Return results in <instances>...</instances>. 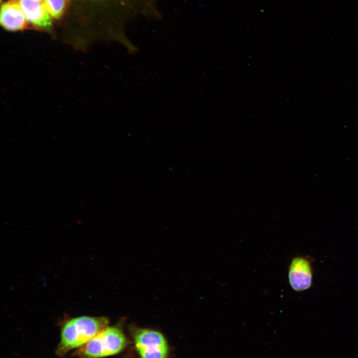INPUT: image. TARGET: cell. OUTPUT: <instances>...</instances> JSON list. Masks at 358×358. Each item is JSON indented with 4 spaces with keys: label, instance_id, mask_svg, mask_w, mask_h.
Wrapping results in <instances>:
<instances>
[{
    "label": "cell",
    "instance_id": "7",
    "mask_svg": "<svg viewBox=\"0 0 358 358\" xmlns=\"http://www.w3.org/2000/svg\"><path fill=\"white\" fill-rule=\"evenodd\" d=\"M66 3V0H44L43 4L50 16L58 18L64 11Z\"/></svg>",
    "mask_w": 358,
    "mask_h": 358
},
{
    "label": "cell",
    "instance_id": "2",
    "mask_svg": "<svg viewBox=\"0 0 358 358\" xmlns=\"http://www.w3.org/2000/svg\"><path fill=\"white\" fill-rule=\"evenodd\" d=\"M126 338L119 328L107 327L82 347L75 355L82 358H102L116 355L126 347Z\"/></svg>",
    "mask_w": 358,
    "mask_h": 358
},
{
    "label": "cell",
    "instance_id": "5",
    "mask_svg": "<svg viewBox=\"0 0 358 358\" xmlns=\"http://www.w3.org/2000/svg\"><path fill=\"white\" fill-rule=\"evenodd\" d=\"M26 17L19 3L9 1L1 7L0 22L5 29L17 31L23 29L26 24Z\"/></svg>",
    "mask_w": 358,
    "mask_h": 358
},
{
    "label": "cell",
    "instance_id": "4",
    "mask_svg": "<svg viewBox=\"0 0 358 358\" xmlns=\"http://www.w3.org/2000/svg\"><path fill=\"white\" fill-rule=\"evenodd\" d=\"M314 260L308 255H297L291 260L288 268V281L296 292L310 289L313 284Z\"/></svg>",
    "mask_w": 358,
    "mask_h": 358
},
{
    "label": "cell",
    "instance_id": "6",
    "mask_svg": "<svg viewBox=\"0 0 358 358\" xmlns=\"http://www.w3.org/2000/svg\"><path fill=\"white\" fill-rule=\"evenodd\" d=\"M19 3L27 22L40 28L51 26L50 15L43 3L38 0H19Z\"/></svg>",
    "mask_w": 358,
    "mask_h": 358
},
{
    "label": "cell",
    "instance_id": "8",
    "mask_svg": "<svg viewBox=\"0 0 358 358\" xmlns=\"http://www.w3.org/2000/svg\"><path fill=\"white\" fill-rule=\"evenodd\" d=\"M39 0V1H41L42 0Z\"/></svg>",
    "mask_w": 358,
    "mask_h": 358
},
{
    "label": "cell",
    "instance_id": "3",
    "mask_svg": "<svg viewBox=\"0 0 358 358\" xmlns=\"http://www.w3.org/2000/svg\"><path fill=\"white\" fill-rule=\"evenodd\" d=\"M132 336L141 358H167L168 346L160 332L149 329L134 328Z\"/></svg>",
    "mask_w": 358,
    "mask_h": 358
},
{
    "label": "cell",
    "instance_id": "1",
    "mask_svg": "<svg viewBox=\"0 0 358 358\" xmlns=\"http://www.w3.org/2000/svg\"><path fill=\"white\" fill-rule=\"evenodd\" d=\"M108 323L104 317L82 316L68 320L62 328L57 354L63 356L80 348L108 327Z\"/></svg>",
    "mask_w": 358,
    "mask_h": 358
}]
</instances>
